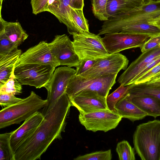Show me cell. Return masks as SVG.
<instances>
[{"mask_svg": "<svg viewBox=\"0 0 160 160\" xmlns=\"http://www.w3.org/2000/svg\"><path fill=\"white\" fill-rule=\"evenodd\" d=\"M96 60H83L81 62L76 69L75 75L79 76L91 68L95 62Z\"/></svg>", "mask_w": 160, "mask_h": 160, "instance_id": "obj_37", "label": "cell"}, {"mask_svg": "<svg viewBox=\"0 0 160 160\" xmlns=\"http://www.w3.org/2000/svg\"><path fill=\"white\" fill-rule=\"evenodd\" d=\"M0 15V30L18 47L28 38V35L18 22H8L5 21Z\"/></svg>", "mask_w": 160, "mask_h": 160, "instance_id": "obj_21", "label": "cell"}, {"mask_svg": "<svg viewBox=\"0 0 160 160\" xmlns=\"http://www.w3.org/2000/svg\"><path fill=\"white\" fill-rule=\"evenodd\" d=\"M116 112L122 118L128 119L132 122L141 120L148 114L130 101L125 96L116 104Z\"/></svg>", "mask_w": 160, "mask_h": 160, "instance_id": "obj_19", "label": "cell"}, {"mask_svg": "<svg viewBox=\"0 0 160 160\" xmlns=\"http://www.w3.org/2000/svg\"><path fill=\"white\" fill-rule=\"evenodd\" d=\"M18 47L2 30H0V54H8Z\"/></svg>", "mask_w": 160, "mask_h": 160, "instance_id": "obj_32", "label": "cell"}, {"mask_svg": "<svg viewBox=\"0 0 160 160\" xmlns=\"http://www.w3.org/2000/svg\"><path fill=\"white\" fill-rule=\"evenodd\" d=\"M134 148L142 160H160V120L137 127L133 135Z\"/></svg>", "mask_w": 160, "mask_h": 160, "instance_id": "obj_3", "label": "cell"}, {"mask_svg": "<svg viewBox=\"0 0 160 160\" xmlns=\"http://www.w3.org/2000/svg\"><path fill=\"white\" fill-rule=\"evenodd\" d=\"M116 151L120 160H135V149L126 140L118 142L117 145Z\"/></svg>", "mask_w": 160, "mask_h": 160, "instance_id": "obj_29", "label": "cell"}, {"mask_svg": "<svg viewBox=\"0 0 160 160\" xmlns=\"http://www.w3.org/2000/svg\"><path fill=\"white\" fill-rule=\"evenodd\" d=\"M160 70V63L136 80L132 84H138L149 82L152 77L158 73Z\"/></svg>", "mask_w": 160, "mask_h": 160, "instance_id": "obj_35", "label": "cell"}, {"mask_svg": "<svg viewBox=\"0 0 160 160\" xmlns=\"http://www.w3.org/2000/svg\"><path fill=\"white\" fill-rule=\"evenodd\" d=\"M147 82L155 84H160V77L152 79Z\"/></svg>", "mask_w": 160, "mask_h": 160, "instance_id": "obj_40", "label": "cell"}, {"mask_svg": "<svg viewBox=\"0 0 160 160\" xmlns=\"http://www.w3.org/2000/svg\"><path fill=\"white\" fill-rule=\"evenodd\" d=\"M112 155L111 149L98 151L81 155L74 158V160H111Z\"/></svg>", "mask_w": 160, "mask_h": 160, "instance_id": "obj_31", "label": "cell"}, {"mask_svg": "<svg viewBox=\"0 0 160 160\" xmlns=\"http://www.w3.org/2000/svg\"><path fill=\"white\" fill-rule=\"evenodd\" d=\"M128 93L133 95L145 94L152 96L160 99V84L146 82L130 85Z\"/></svg>", "mask_w": 160, "mask_h": 160, "instance_id": "obj_24", "label": "cell"}, {"mask_svg": "<svg viewBox=\"0 0 160 160\" xmlns=\"http://www.w3.org/2000/svg\"><path fill=\"white\" fill-rule=\"evenodd\" d=\"M160 45V34L152 36L140 48L142 53Z\"/></svg>", "mask_w": 160, "mask_h": 160, "instance_id": "obj_34", "label": "cell"}, {"mask_svg": "<svg viewBox=\"0 0 160 160\" xmlns=\"http://www.w3.org/2000/svg\"><path fill=\"white\" fill-rule=\"evenodd\" d=\"M71 106L69 98L65 93L44 116L33 133L16 150L15 160L40 159L54 140L62 138L61 133L65 132L66 119Z\"/></svg>", "mask_w": 160, "mask_h": 160, "instance_id": "obj_1", "label": "cell"}, {"mask_svg": "<svg viewBox=\"0 0 160 160\" xmlns=\"http://www.w3.org/2000/svg\"><path fill=\"white\" fill-rule=\"evenodd\" d=\"M55 67L48 65L28 64L14 68V75L22 85L37 88L45 87L49 82Z\"/></svg>", "mask_w": 160, "mask_h": 160, "instance_id": "obj_7", "label": "cell"}, {"mask_svg": "<svg viewBox=\"0 0 160 160\" xmlns=\"http://www.w3.org/2000/svg\"><path fill=\"white\" fill-rule=\"evenodd\" d=\"M28 64L48 65L55 68L60 65L52 53L48 43L45 41H41L22 53L14 68Z\"/></svg>", "mask_w": 160, "mask_h": 160, "instance_id": "obj_13", "label": "cell"}, {"mask_svg": "<svg viewBox=\"0 0 160 160\" xmlns=\"http://www.w3.org/2000/svg\"><path fill=\"white\" fill-rule=\"evenodd\" d=\"M47 100L42 99L34 92L18 102L4 107L0 112V128L20 123L43 108Z\"/></svg>", "mask_w": 160, "mask_h": 160, "instance_id": "obj_4", "label": "cell"}, {"mask_svg": "<svg viewBox=\"0 0 160 160\" xmlns=\"http://www.w3.org/2000/svg\"><path fill=\"white\" fill-rule=\"evenodd\" d=\"M44 116L42 112H37L25 121L18 128L12 131L10 142L15 152L19 147L35 131Z\"/></svg>", "mask_w": 160, "mask_h": 160, "instance_id": "obj_16", "label": "cell"}, {"mask_svg": "<svg viewBox=\"0 0 160 160\" xmlns=\"http://www.w3.org/2000/svg\"><path fill=\"white\" fill-rule=\"evenodd\" d=\"M130 85L124 86L123 84L115 91L108 95L106 98V103L108 109L111 111L117 112L115 106L117 103L124 98L128 93Z\"/></svg>", "mask_w": 160, "mask_h": 160, "instance_id": "obj_27", "label": "cell"}, {"mask_svg": "<svg viewBox=\"0 0 160 160\" xmlns=\"http://www.w3.org/2000/svg\"><path fill=\"white\" fill-rule=\"evenodd\" d=\"M70 15L76 33L89 32V25L84 16L83 10L71 7Z\"/></svg>", "mask_w": 160, "mask_h": 160, "instance_id": "obj_25", "label": "cell"}, {"mask_svg": "<svg viewBox=\"0 0 160 160\" xmlns=\"http://www.w3.org/2000/svg\"><path fill=\"white\" fill-rule=\"evenodd\" d=\"M69 98L71 106L76 108L80 113H87L109 110L107 104L106 98L96 92H85Z\"/></svg>", "mask_w": 160, "mask_h": 160, "instance_id": "obj_14", "label": "cell"}, {"mask_svg": "<svg viewBox=\"0 0 160 160\" xmlns=\"http://www.w3.org/2000/svg\"><path fill=\"white\" fill-rule=\"evenodd\" d=\"M22 53L17 48L8 54H0V87L9 78Z\"/></svg>", "mask_w": 160, "mask_h": 160, "instance_id": "obj_20", "label": "cell"}, {"mask_svg": "<svg viewBox=\"0 0 160 160\" xmlns=\"http://www.w3.org/2000/svg\"><path fill=\"white\" fill-rule=\"evenodd\" d=\"M12 132L0 134V160H15L10 138Z\"/></svg>", "mask_w": 160, "mask_h": 160, "instance_id": "obj_26", "label": "cell"}, {"mask_svg": "<svg viewBox=\"0 0 160 160\" xmlns=\"http://www.w3.org/2000/svg\"><path fill=\"white\" fill-rule=\"evenodd\" d=\"M144 34L151 36L160 34V28L149 23H135L127 25L119 29L116 33Z\"/></svg>", "mask_w": 160, "mask_h": 160, "instance_id": "obj_23", "label": "cell"}, {"mask_svg": "<svg viewBox=\"0 0 160 160\" xmlns=\"http://www.w3.org/2000/svg\"><path fill=\"white\" fill-rule=\"evenodd\" d=\"M151 36L144 34L123 33H107L102 38L109 54L119 53L123 50L140 48Z\"/></svg>", "mask_w": 160, "mask_h": 160, "instance_id": "obj_11", "label": "cell"}, {"mask_svg": "<svg viewBox=\"0 0 160 160\" xmlns=\"http://www.w3.org/2000/svg\"><path fill=\"white\" fill-rule=\"evenodd\" d=\"M22 99L16 97L13 94L0 93V104L2 107H6L13 105Z\"/></svg>", "mask_w": 160, "mask_h": 160, "instance_id": "obj_33", "label": "cell"}, {"mask_svg": "<svg viewBox=\"0 0 160 160\" xmlns=\"http://www.w3.org/2000/svg\"><path fill=\"white\" fill-rule=\"evenodd\" d=\"M128 63L127 58L121 53L109 54L96 59L91 68L79 76L90 79L106 75L118 74L120 70L126 69Z\"/></svg>", "mask_w": 160, "mask_h": 160, "instance_id": "obj_10", "label": "cell"}, {"mask_svg": "<svg viewBox=\"0 0 160 160\" xmlns=\"http://www.w3.org/2000/svg\"><path fill=\"white\" fill-rule=\"evenodd\" d=\"M48 44L60 65L76 68L80 64L81 61L75 51L72 41L66 34L55 36Z\"/></svg>", "mask_w": 160, "mask_h": 160, "instance_id": "obj_12", "label": "cell"}, {"mask_svg": "<svg viewBox=\"0 0 160 160\" xmlns=\"http://www.w3.org/2000/svg\"><path fill=\"white\" fill-rule=\"evenodd\" d=\"M108 0H92V12L99 20L105 21L109 18L107 12Z\"/></svg>", "mask_w": 160, "mask_h": 160, "instance_id": "obj_30", "label": "cell"}, {"mask_svg": "<svg viewBox=\"0 0 160 160\" xmlns=\"http://www.w3.org/2000/svg\"><path fill=\"white\" fill-rule=\"evenodd\" d=\"M49 0H31L32 12L35 15L45 12Z\"/></svg>", "mask_w": 160, "mask_h": 160, "instance_id": "obj_36", "label": "cell"}, {"mask_svg": "<svg viewBox=\"0 0 160 160\" xmlns=\"http://www.w3.org/2000/svg\"><path fill=\"white\" fill-rule=\"evenodd\" d=\"M78 118L86 130L93 132H106L116 128L122 118L117 112L104 110L87 113H80Z\"/></svg>", "mask_w": 160, "mask_h": 160, "instance_id": "obj_9", "label": "cell"}, {"mask_svg": "<svg viewBox=\"0 0 160 160\" xmlns=\"http://www.w3.org/2000/svg\"><path fill=\"white\" fill-rule=\"evenodd\" d=\"M125 97L148 116L156 118L160 116V99L145 94L133 95L128 93Z\"/></svg>", "mask_w": 160, "mask_h": 160, "instance_id": "obj_18", "label": "cell"}, {"mask_svg": "<svg viewBox=\"0 0 160 160\" xmlns=\"http://www.w3.org/2000/svg\"><path fill=\"white\" fill-rule=\"evenodd\" d=\"M70 0H49L45 11L55 16L67 28L68 33L76 32L70 15Z\"/></svg>", "mask_w": 160, "mask_h": 160, "instance_id": "obj_17", "label": "cell"}, {"mask_svg": "<svg viewBox=\"0 0 160 160\" xmlns=\"http://www.w3.org/2000/svg\"><path fill=\"white\" fill-rule=\"evenodd\" d=\"M143 4L142 0H108L107 14L109 18Z\"/></svg>", "mask_w": 160, "mask_h": 160, "instance_id": "obj_22", "label": "cell"}, {"mask_svg": "<svg viewBox=\"0 0 160 160\" xmlns=\"http://www.w3.org/2000/svg\"><path fill=\"white\" fill-rule=\"evenodd\" d=\"M144 4H148L151 2L156 1L158 0H142Z\"/></svg>", "mask_w": 160, "mask_h": 160, "instance_id": "obj_41", "label": "cell"}, {"mask_svg": "<svg viewBox=\"0 0 160 160\" xmlns=\"http://www.w3.org/2000/svg\"><path fill=\"white\" fill-rule=\"evenodd\" d=\"M70 6L74 9L83 10L84 0H70Z\"/></svg>", "mask_w": 160, "mask_h": 160, "instance_id": "obj_38", "label": "cell"}, {"mask_svg": "<svg viewBox=\"0 0 160 160\" xmlns=\"http://www.w3.org/2000/svg\"><path fill=\"white\" fill-rule=\"evenodd\" d=\"M160 56V45L142 54L132 62L118 79L124 86L131 85L133 79L155 58Z\"/></svg>", "mask_w": 160, "mask_h": 160, "instance_id": "obj_15", "label": "cell"}, {"mask_svg": "<svg viewBox=\"0 0 160 160\" xmlns=\"http://www.w3.org/2000/svg\"><path fill=\"white\" fill-rule=\"evenodd\" d=\"M148 23L156 25L160 28V16Z\"/></svg>", "mask_w": 160, "mask_h": 160, "instance_id": "obj_39", "label": "cell"}, {"mask_svg": "<svg viewBox=\"0 0 160 160\" xmlns=\"http://www.w3.org/2000/svg\"><path fill=\"white\" fill-rule=\"evenodd\" d=\"M4 0H0V12H1V8H2V2Z\"/></svg>", "mask_w": 160, "mask_h": 160, "instance_id": "obj_42", "label": "cell"}, {"mask_svg": "<svg viewBox=\"0 0 160 160\" xmlns=\"http://www.w3.org/2000/svg\"><path fill=\"white\" fill-rule=\"evenodd\" d=\"M75 51L80 61L96 60L104 58L109 54L99 35L89 32L72 34Z\"/></svg>", "mask_w": 160, "mask_h": 160, "instance_id": "obj_6", "label": "cell"}, {"mask_svg": "<svg viewBox=\"0 0 160 160\" xmlns=\"http://www.w3.org/2000/svg\"><path fill=\"white\" fill-rule=\"evenodd\" d=\"M14 70L7 81L0 87V93L12 94L14 95L22 93V85L15 77Z\"/></svg>", "mask_w": 160, "mask_h": 160, "instance_id": "obj_28", "label": "cell"}, {"mask_svg": "<svg viewBox=\"0 0 160 160\" xmlns=\"http://www.w3.org/2000/svg\"><path fill=\"white\" fill-rule=\"evenodd\" d=\"M160 16V0L136 7L104 22L98 35L115 33L121 28L135 23H148Z\"/></svg>", "mask_w": 160, "mask_h": 160, "instance_id": "obj_2", "label": "cell"}, {"mask_svg": "<svg viewBox=\"0 0 160 160\" xmlns=\"http://www.w3.org/2000/svg\"><path fill=\"white\" fill-rule=\"evenodd\" d=\"M76 72L75 69L67 66L55 69L48 83L44 87L47 90V102L42 109V113L46 114L64 94L70 81Z\"/></svg>", "mask_w": 160, "mask_h": 160, "instance_id": "obj_8", "label": "cell"}, {"mask_svg": "<svg viewBox=\"0 0 160 160\" xmlns=\"http://www.w3.org/2000/svg\"><path fill=\"white\" fill-rule=\"evenodd\" d=\"M117 74L106 75L90 79L75 74L70 81L66 93L70 98L85 92H94L107 98L116 83Z\"/></svg>", "mask_w": 160, "mask_h": 160, "instance_id": "obj_5", "label": "cell"}]
</instances>
